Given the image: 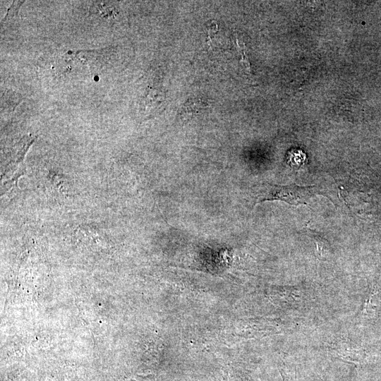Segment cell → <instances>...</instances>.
Segmentation results:
<instances>
[{
    "label": "cell",
    "mask_w": 381,
    "mask_h": 381,
    "mask_svg": "<svg viewBox=\"0 0 381 381\" xmlns=\"http://www.w3.org/2000/svg\"><path fill=\"white\" fill-rule=\"evenodd\" d=\"M319 193L316 186H300L295 183L286 186L264 183L258 194L255 204L267 200H281L291 205H308L310 199Z\"/></svg>",
    "instance_id": "cell-1"
},
{
    "label": "cell",
    "mask_w": 381,
    "mask_h": 381,
    "mask_svg": "<svg viewBox=\"0 0 381 381\" xmlns=\"http://www.w3.org/2000/svg\"><path fill=\"white\" fill-rule=\"evenodd\" d=\"M205 108V104L202 100L198 99H190L181 110V115L189 117L190 115L195 114Z\"/></svg>",
    "instance_id": "cell-2"
}]
</instances>
